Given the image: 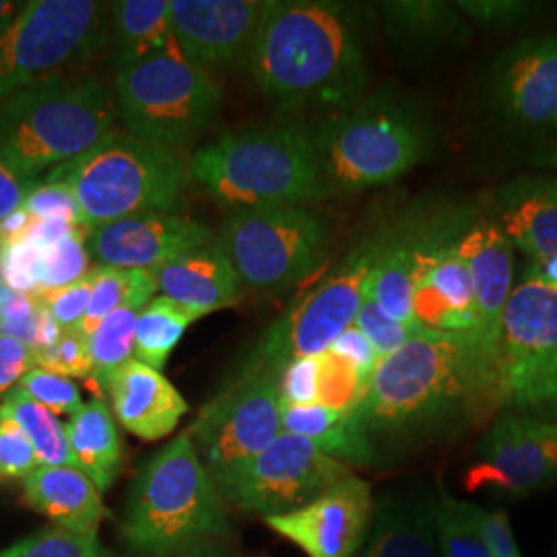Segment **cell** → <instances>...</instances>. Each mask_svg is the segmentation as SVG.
<instances>
[{"instance_id":"1","label":"cell","mask_w":557,"mask_h":557,"mask_svg":"<svg viewBox=\"0 0 557 557\" xmlns=\"http://www.w3.org/2000/svg\"><path fill=\"white\" fill-rule=\"evenodd\" d=\"M496 411V359L478 335L419 331L380 359L356 418L372 442H403Z\"/></svg>"},{"instance_id":"2","label":"cell","mask_w":557,"mask_h":557,"mask_svg":"<svg viewBox=\"0 0 557 557\" xmlns=\"http://www.w3.org/2000/svg\"><path fill=\"white\" fill-rule=\"evenodd\" d=\"M366 11L333 0H269L248 71L283 110H347L368 85Z\"/></svg>"},{"instance_id":"3","label":"cell","mask_w":557,"mask_h":557,"mask_svg":"<svg viewBox=\"0 0 557 557\" xmlns=\"http://www.w3.org/2000/svg\"><path fill=\"white\" fill-rule=\"evenodd\" d=\"M119 120L116 98L101 81H41L0 101V161L21 180L40 182L98 147Z\"/></svg>"},{"instance_id":"4","label":"cell","mask_w":557,"mask_h":557,"mask_svg":"<svg viewBox=\"0 0 557 557\" xmlns=\"http://www.w3.org/2000/svg\"><path fill=\"white\" fill-rule=\"evenodd\" d=\"M225 498L184 430L149 458L131 487L122 537L140 557H176L230 535Z\"/></svg>"},{"instance_id":"5","label":"cell","mask_w":557,"mask_h":557,"mask_svg":"<svg viewBox=\"0 0 557 557\" xmlns=\"http://www.w3.org/2000/svg\"><path fill=\"white\" fill-rule=\"evenodd\" d=\"M188 172L232 213L306 205L322 195L312 135L294 124L223 135L200 147L188 161Z\"/></svg>"},{"instance_id":"6","label":"cell","mask_w":557,"mask_h":557,"mask_svg":"<svg viewBox=\"0 0 557 557\" xmlns=\"http://www.w3.org/2000/svg\"><path fill=\"white\" fill-rule=\"evenodd\" d=\"M46 178L69 186L81 223L96 230L143 213H174L190 172L178 151L116 128L89 153Z\"/></svg>"},{"instance_id":"7","label":"cell","mask_w":557,"mask_h":557,"mask_svg":"<svg viewBox=\"0 0 557 557\" xmlns=\"http://www.w3.org/2000/svg\"><path fill=\"white\" fill-rule=\"evenodd\" d=\"M310 135L322 193H359L391 184L416 168L430 147L421 120L384 96L359 100Z\"/></svg>"},{"instance_id":"8","label":"cell","mask_w":557,"mask_h":557,"mask_svg":"<svg viewBox=\"0 0 557 557\" xmlns=\"http://www.w3.org/2000/svg\"><path fill=\"white\" fill-rule=\"evenodd\" d=\"M114 98L124 131L178 151L220 116V81L180 50L116 71Z\"/></svg>"},{"instance_id":"9","label":"cell","mask_w":557,"mask_h":557,"mask_svg":"<svg viewBox=\"0 0 557 557\" xmlns=\"http://www.w3.org/2000/svg\"><path fill=\"white\" fill-rule=\"evenodd\" d=\"M110 38V2L29 0L0 32V101L66 75Z\"/></svg>"},{"instance_id":"10","label":"cell","mask_w":557,"mask_h":557,"mask_svg":"<svg viewBox=\"0 0 557 557\" xmlns=\"http://www.w3.org/2000/svg\"><path fill=\"white\" fill-rule=\"evenodd\" d=\"M218 242L242 285L271 296L292 289L319 267L331 225L306 205L246 209L227 215Z\"/></svg>"},{"instance_id":"11","label":"cell","mask_w":557,"mask_h":557,"mask_svg":"<svg viewBox=\"0 0 557 557\" xmlns=\"http://www.w3.org/2000/svg\"><path fill=\"white\" fill-rule=\"evenodd\" d=\"M382 236H370L320 278L275 320L260 337L242 368L278 376L285 366L324 354L349 326H354L366 299L368 278L379 257Z\"/></svg>"},{"instance_id":"12","label":"cell","mask_w":557,"mask_h":557,"mask_svg":"<svg viewBox=\"0 0 557 557\" xmlns=\"http://www.w3.org/2000/svg\"><path fill=\"white\" fill-rule=\"evenodd\" d=\"M496 405L504 413L557 416V292L522 277L506 306Z\"/></svg>"},{"instance_id":"13","label":"cell","mask_w":557,"mask_h":557,"mask_svg":"<svg viewBox=\"0 0 557 557\" xmlns=\"http://www.w3.org/2000/svg\"><path fill=\"white\" fill-rule=\"evenodd\" d=\"M278 376L242 368L188 428L202 465L221 487L283 434Z\"/></svg>"},{"instance_id":"14","label":"cell","mask_w":557,"mask_h":557,"mask_svg":"<svg viewBox=\"0 0 557 557\" xmlns=\"http://www.w3.org/2000/svg\"><path fill=\"white\" fill-rule=\"evenodd\" d=\"M349 475L345 462L324 455L310 440L283 432L220 492L246 515L277 517L306 506Z\"/></svg>"},{"instance_id":"15","label":"cell","mask_w":557,"mask_h":557,"mask_svg":"<svg viewBox=\"0 0 557 557\" xmlns=\"http://www.w3.org/2000/svg\"><path fill=\"white\" fill-rule=\"evenodd\" d=\"M557 479V419L502 413L465 473L469 492L529 496Z\"/></svg>"},{"instance_id":"16","label":"cell","mask_w":557,"mask_h":557,"mask_svg":"<svg viewBox=\"0 0 557 557\" xmlns=\"http://www.w3.org/2000/svg\"><path fill=\"white\" fill-rule=\"evenodd\" d=\"M467 225L453 218L430 223L413 283V320L423 331L478 335L473 278L458 255Z\"/></svg>"},{"instance_id":"17","label":"cell","mask_w":557,"mask_h":557,"mask_svg":"<svg viewBox=\"0 0 557 557\" xmlns=\"http://www.w3.org/2000/svg\"><path fill=\"white\" fill-rule=\"evenodd\" d=\"M374 512L370 485L349 475L298 510L264 518V522L308 557H356Z\"/></svg>"},{"instance_id":"18","label":"cell","mask_w":557,"mask_h":557,"mask_svg":"<svg viewBox=\"0 0 557 557\" xmlns=\"http://www.w3.org/2000/svg\"><path fill=\"white\" fill-rule=\"evenodd\" d=\"M180 52L207 71L248 62L269 0H170Z\"/></svg>"},{"instance_id":"19","label":"cell","mask_w":557,"mask_h":557,"mask_svg":"<svg viewBox=\"0 0 557 557\" xmlns=\"http://www.w3.org/2000/svg\"><path fill=\"white\" fill-rule=\"evenodd\" d=\"M213 242L199 220L180 213H143L89 232L87 250L98 264L135 271H160L168 262Z\"/></svg>"},{"instance_id":"20","label":"cell","mask_w":557,"mask_h":557,"mask_svg":"<svg viewBox=\"0 0 557 557\" xmlns=\"http://www.w3.org/2000/svg\"><path fill=\"white\" fill-rule=\"evenodd\" d=\"M502 114L527 128H557V36L518 41L494 64Z\"/></svg>"},{"instance_id":"21","label":"cell","mask_w":557,"mask_h":557,"mask_svg":"<svg viewBox=\"0 0 557 557\" xmlns=\"http://www.w3.org/2000/svg\"><path fill=\"white\" fill-rule=\"evenodd\" d=\"M458 255L473 278L478 338L498 366L502 324L515 292V246L496 221L481 220L460 234Z\"/></svg>"},{"instance_id":"22","label":"cell","mask_w":557,"mask_h":557,"mask_svg":"<svg viewBox=\"0 0 557 557\" xmlns=\"http://www.w3.org/2000/svg\"><path fill=\"white\" fill-rule=\"evenodd\" d=\"M112 413L128 434L158 442L176 432L188 403L160 370L131 359L110 379L106 391Z\"/></svg>"},{"instance_id":"23","label":"cell","mask_w":557,"mask_h":557,"mask_svg":"<svg viewBox=\"0 0 557 557\" xmlns=\"http://www.w3.org/2000/svg\"><path fill=\"white\" fill-rule=\"evenodd\" d=\"M242 281L220 242H211L168 262L158 271V292L193 312L197 319L234 308Z\"/></svg>"},{"instance_id":"24","label":"cell","mask_w":557,"mask_h":557,"mask_svg":"<svg viewBox=\"0 0 557 557\" xmlns=\"http://www.w3.org/2000/svg\"><path fill=\"white\" fill-rule=\"evenodd\" d=\"M496 223L529 259L557 257V178H518L504 186Z\"/></svg>"},{"instance_id":"25","label":"cell","mask_w":557,"mask_h":557,"mask_svg":"<svg viewBox=\"0 0 557 557\" xmlns=\"http://www.w3.org/2000/svg\"><path fill=\"white\" fill-rule=\"evenodd\" d=\"M23 502L52 527L100 533L106 506L98 485L77 467H40L23 481Z\"/></svg>"},{"instance_id":"26","label":"cell","mask_w":557,"mask_h":557,"mask_svg":"<svg viewBox=\"0 0 557 557\" xmlns=\"http://www.w3.org/2000/svg\"><path fill=\"white\" fill-rule=\"evenodd\" d=\"M430 223H407L393 232L384 230L379 257L366 287L368 298L409 326H418L413 320V283L419 250Z\"/></svg>"},{"instance_id":"27","label":"cell","mask_w":557,"mask_h":557,"mask_svg":"<svg viewBox=\"0 0 557 557\" xmlns=\"http://www.w3.org/2000/svg\"><path fill=\"white\" fill-rule=\"evenodd\" d=\"M356 557H442L434 504L413 499L376 504L370 533Z\"/></svg>"},{"instance_id":"28","label":"cell","mask_w":557,"mask_h":557,"mask_svg":"<svg viewBox=\"0 0 557 557\" xmlns=\"http://www.w3.org/2000/svg\"><path fill=\"white\" fill-rule=\"evenodd\" d=\"M110 46L116 69H126L161 52L180 50L170 0L110 2Z\"/></svg>"},{"instance_id":"29","label":"cell","mask_w":557,"mask_h":557,"mask_svg":"<svg viewBox=\"0 0 557 557\" xmlns=\"http://www.w3.org/2000/svg\"><path fill=\"white\" fill-rule=\"evenodd\" d=\"M66 434L75 467L98 485L101 494L108 492L124 462V444L112 409L101 398L83 403L69 418Z\"/></svg>"},{"instance_id":"30","label":"cell","mask_w":557,"mask_h":557,"mask_svg":"<svg viewBox=\"0 0 557 557\" xmlns=\"http://www.w3.org/2000/svg\"><path fill=\"white\" fill-rule=\"evenodd\" d=\"M283 432L310 440L341 462L372 465L376 446L361 428L356 413H338L322 405H283Z\"/></svg>"},{"instance_id":"31","label":"cell","mask_w":557,"mask_h":557,"mask_svg":"<svg viewBox=\"0 0 557 557\" xmlns=\"http://www.w3.org/2000/svg\"><path fill=\"white\" fill-rule=\"evenodd\" d=\"M386 34L411 48H436L469 36L457 2L442 0H393L380 4Z\"/></svg>"},{"instance_id":"32","label":"cell","mask_w":557,"mask_h":557,"mask_svg":"<svg viewBox=\"0 0 557 557\" xmlns=\"http://www.w3.org/2000/svg\"><path fill=\"white\" fill-rule=\"evenodd\" d=\"M94 289L87 314L81 322L79 331L89 337L101 320L122 306H140L145 308L158 292V271H135V269H116L96 264Z\"/></svg>"},{"instance_id":"33","label":"cell","mask_w":557,"mask_h":557,"mask_svg":"<svg viewBox=\"0 0 557 557\" xmlns=\"http://www.w3.org/2000/svg\"><path fill=\"white\" fill-rule=\"evenodd\" d=\"M0 416L20 423L36 448L40 467H75L66 425L40 403L27 397L20 386L2 398Z\"/></svg>"},{"instance_id":"34","label":"cell","mask_w":557,"mask_h":557,"mask_svg":"<svg viewBox=\"0 0 557 557\" xmlns=\"http://www.w3.org/2000/svg\"><path fill=\"white\" fill-rule=\"evenodd\" d=\"M195 320L193 312L165 296L151 299L137 320L135 359L161 372Z\"/></svg>"},{"instance_id":"35","label":"cell","mask_w":557,"mask_h":557,"mask_svg":"<svg viewBox=\"0 0 557 557\" xmlns=\"http://www.w3.org/2000/svg\"><path fill=\"white\" fill-rule=\"evenodd\" d=\"M140 306H122L101 320L100 326L87 337L91 356V380L106 391L110 379L124 363L135 358V337Z\"/></svg>"},{"instance_id":"36","label":"cell","mask_w":557,"mask_h":557,"mask_svg":"<svg viewBox=\"0 0 557 557\" xmlns=\"http://www.w3.org/2000/svg\"><path fill=\"white\" fill-rule=\"evenodd\" d=\"M320 379L317 405L338 413H356L368 393L370 380L359 374L358 368L347 359L326 349L320 354Z\"/></svg>"},{"instance_id":"37","label":"cell","mask_w":557,"mask_h":557,"mask_svg":"<svg viewBox=\"0 0 557 557\" xmlns=\"http://www.w3.org/2000/svg\"><path fill=\"white\" fill-rule=\"evenodd\" d=\"M0 557H112L100 543V533H73L44 527L29 537L0 549Z\"/></svg>"},{"instance_id":"38","label":"cell","mask_w":557,"mask_h":557,"mask_svg":"<svg viewBox=\"0 0 557 557\" xmlns=\"http://www.w3.org/2000/svg\"><path fill=\"white\" fill-rule=\"evenodd\" d=\"M91 230H77L69 238L40 252V296L85 277L89 273L87 236ZM38 298V296H36Z\"/></svg>"},{"instance_id":"39","label":"cell","mask_w":557,"mask_h":557,"mask_svg":"<svg viewBox=\"0 0 557 557\" xmlns=\"http://www.w3.org/2000/svg\"><path fill=\"white\" fill-rule=\"evenodd\" d=\"M438 529L440 556L442 557H494L478 529L465 515L460 499L442 492L434 504Z\"/></svg>"},{"instance_id":"40","label":"cell","mask_w":557,"mask_h":557,"mask_svg":"<svg viewBox=\"0 0 557 557\" xmlns=\"http://www.w3.org/2000/svg\"><path fill=\"white\" fill-rule=\"evenodd\" d=\"M21 391L27 397L34 398L52 411L54 416H75L83 407V397H81L79 386L73 382V379H66L57 372L44 370V368H32L25 379L21 380Z\"/></svg>"},{"instance_id":"41","label":"cell","mask_w":557,"mask_h":557,"mask_svg":"<svg viewBox=\"0 0 557 557\" xmlns=\"http://www.w3.org/2000/svg\"><path fill=\"white\" fill-rule=\"evenodd\" d=\"M354 324L372 343L380 359L393 356L409 338L416 337L419 331H423V329L409 326L395 317H391L386 310L380 308L374 299H370L368 296L363 299Z\"/></svg>"},{"instance_id":"42","label":"cell","mask_w":557,"mask_h":557,"mask_svg":"<svg viewBox=\"0 0 557 557\" xmlns=\"http://www.w3.org/2000/svg\"><path fill=\"white\" fill-rule=\"evenodd\" d=\"M36 366L66 379H91V356L87 337L81 331H64L59 343L34 351Z\"/></svg>"},{"instance_id":"43","label":"cell","mask_w":557,"mask_h":557,"mask_svg":"<svg viewBox=\"0 0 557 557\" xmlns=\"http://www.w3.org/2000/svg\"><path fill=\"white\" fill-rule=\"evenodd\" d=\"M0 281L21 296H40V250L29 242L0 248Z\"/></svg>"},{"instance_id":"44","label":"cell","mask_w":557,"mask_h":557,"mask_svg":"<svg viewBox=\"0 0 557 557\" xmlns=\"http://www.w3.org/2000/svg\"><path fill=\"white\" fill-rule=\"evenodd\" d=\"M36 469H40V460L23 428L0 416V481H25Z\"/></svg>"},{"instance_id":"45","label":"cell","mask_w":557,"mask_h":557,"mask_svg":"<svg viewBox=\"0 0 557 557\" xmlns=\"http://www.w3.org/2000/svg\"><path fill=\"white\" fill-rule=\"evenodd\" d=\"M91 289H94V273L89 269V273L79 281L59 287L54 292L41 294L38 299L62 331H79L81 322L85 319L91 301Z\"/></svg>"},{"instance_id":"46","label":"cell","mask_w":557,"mask_h":557,"mask_svg":"<svg viewBox=\"0 0 557 557\" xmlns=\"http://www.w3.org/2000/svg\"><path fill=\"white\" fill-rule=\"evenodd\" d=\"M23 209L34 220H66L83 225L73 193L69 190V186L57 180L44 178L36 182V186L29 190L23 202Z\"/></svg>"},{"instance_id":"47","label":"cell","mask_w":557,"mask_h":557,"mask_svg":"<svg viewBox=\"0 0 557 557\" xmlns=\"http://www.w3.org/2000/svg\"><path fill=\"white\" fill-rule=\"evenodd\" d=\"M460 506L465 510L471 524L478 529L479 535L485 541L494 557H522L518 547L517 537L510 527V518L504 510H485L478 504L462 502Z\"/></svg>"},{"instance_id":"48","label":"cell","mask_w":557,"mask_h":557,"mask_svg":"<svg viewBox=\"0 0 557 557\" xmlns=\"http://www.w3.org/2000/svg\"><path fill=\"white\" fill-rule=\"evenodd\" d=\"M320 358H301L285 366L278 374L283 405H314L319 395Z\"/></svg>"},{"instance_id":"49","label":"cell","mask_w":557,"mask_h":557,"mask_svg":"<svg viewBox=\"0 0 557 557\" xmlns=\"http://www.w3.org/2000/svg\"><path fill=\"white\" fill-rule=\"evenodd\" d=\"M458 11L487 27H510L535 11L524 0H460Z\"/></svg>"},{"instance_id":"50","label":"cell","mask_w":557,"mask_h":557,"mask_svg":"<svg viewBox=\"0 0 557 557\" xmlns=\"http://www.w3.org/2000/svg\"><path fill=\"white\" fill-rule=\"evenodd\" d=\"M32 368H36L34 349L20 338L0 335V403Z\"/></svg>"},{"instance_id":"51","label":"cell","mask_w":557,"mask_h":557,"mask_svg":"<svg viewBox=\"0 0 557 557\" xmlns=\"http://www.w3.org/2000/svg\"><path fill=\"white\" fill-rule=\"evenodd\" d=\"M329 349L341 358L347 359L351 366H356L359 374H363L368 380H372L374 370L379 368L380 356L376 354V349L372 347V343L356 324L349 326Z\"/></svg>"},{"instance_id":"52","label":"cell","mask_w":557,"mask_h":557,"mask_svg":"<svg viewBox=\"0 0 557 557\" xmlns=\"http://www.w3.org/2000/svg\"><path fill=\"white\" fill-rule=\"evenodd\" d=\"M36 182L21 180L13 170L0 161V223L20 211Z\"/></svg>"},{"instance_id":"53","label":"cell","mask_w":557,"mask_h":557,"mask_svg":"<svg viewBox=\"0 0 557 557\" xmlns=\"http://www.w3.org/2000/svg\"><path fill=\"white\" fill-rule=\"evenodd\" d=\"M77 230H87V227L66 220H34V225H32L25 242H29L36 250L41 252V250L59 244L60 239L69 238Z\"/></svg>"},{"instance_id":"54","label":"cell","mask_w":557,"mask_h":557,"mask_svg":"<svg viewBox=\"0 0 557 557\" xmlns=\"http://www.w3.org/2000/svg\"><path fill=\"white\" fill-rule=\"evenodd\" d=\"M32 225H34V218L21 207L20 211H15L13 215H9L0 223V248L23 242L27 238Z\"/></svg>"},{"instance_id":"55","label":"cell","mask_w":557,"mask_h":557,"mask_svg":"<svg viewBox=\"0 0 557 557\" xmlns=\"http://www.w3.org/2000/svg\"><path fill=\"white\" fill-rule=\"evenodd\" d=\"M524 277L535 278L539 283L552 287L557 292V257L545 260H531V264L527 267Z\"/></svg>"},{"instance_id":"56","label":"cell","mask_w":557,"mask_h":557,"mask_svg":"<svg viewBox=\"0 0 557 557\" xmlns=\"http://www.w3.org/2000/svg\"><path fill=\"white\" fill-rule=\"evenodd\" d=\"M176 557H238L234 556L230 549H225V547H221L220 543H215V541H207V543H200L197 547H193V549H188V552H184V554H180Z\"/></svg>"},{"instance_id":"57","label":"cell","mask_w":557,"mask_h":557,"mask_svg":"<svg viewBox=\"0 0 557 557\" xmlns=\"http://www.w3.org/2000/svg\"><path fill=\"white\" fill-rule=\"evenodd\" d=\"M23 7L25 2L21 0H0V32L20 15Z\"/></svg>"},{"instance_id":"58","label":"cell","mask_w":557,"mask_h":557,"mask_svg":"<svg viewBox=\"0 0 557 557\" xmlns=\"http://www.w3.org/2000/svg\"><path fill=\"white\" fill-rule=\"evenodd\" d=\"M15 298V294L0 281V319H2V314H4V310H7V306L13 301Z\"/></svg>"},{"instance_id":"59","label":"cell","mask_w":557,"mask_h":557,"mask_svg":"<svg viewBox=\"0 0 557 557\" xmlns=\"http://www.w3.org/2000/svg\"><path fill=\"white\" fill-rule=\"evenodd\" d=\"M0 483H2V481H0Z\"/></svg>"}]
</instances>
